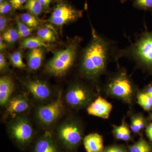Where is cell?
Wrapping results in <instances>:
<instances>
[{
  "mask_svg": "<svg viewBox=\"0 0 152 152\" xmlns=\"http://www.w3.org/2000/svg\"><path fill=\"white\" fill-rule=\"evenodd\" d=\"M15 85L8 76H3L0 78V104L6 106L13 92Z\"/></svg>",
  "mask_w": 152,
  "mask_h": 152,
  "instance_id": "15",
  "label": "cell"
},
{
  "mask_svg": "<svg viewBox=\"0 0 152 152\" xmlns=\"http://www.w3.org/2000/svg\"><path fill=\"white\" fill-rule=\"evenodd\" d=\"M137 103L145 110H152V98L145 92L139 93L138 95Z\"/></svg>",
  "mask_w": 152,
  "mask_h": 152,
  "instance_id": "19",
  "label": "cell"
},
{
  "mask_svg": "<svg viewBox=\"0 0 152 152\" xmlns=\"http://www.w3.org/2000/svg\"><path fill=\"white\" fill-rule=\"evenodd\" d=\"M2 37L5 42L8 44H12L18 40L20 36L17 30L13 28H10L4 33Z\"/></svg>",
  "mask_w": 152,
  "mask_h": 152,
  "instance_id": "25",
  "label": "cell"
},
{
  "mask_svg": "<svg viewBox=\"0 0 152 152\" xmlns=\"http://www.w3.org/2000/svg\"><path fill=\"white\" fill-rule=\"evenodd\" d=\"M6 106V112L9 115H17L24 113L30 107L29 101L24 94H18L11 98Z\"/></svg>",
  "mask_w": 152,
  "mask_h": 152,
  "instance_id": "13",
  "label": "cell"
},
{
  "mask_svg": "<svg viewBox=\"0 0 152 152\" xmlns=\"http://www.w3.org/2000/svg\"><path fill=\"white\" fill-rule=\"evenodd\" d=\"M102 152H126V150L124 146L113 145L107 147Z\"/></svg>",
  "mask_w": 152,
  "mask_h": 152,
  "instance_id": "30",
  "label": "cell"
},
{
  "mask_svg": "<svg viewBox=\"0 0 152 152\" xmlns=\"http://www.w3.org/2000/svg\"><path fill=\"white\" fill-rule=\"evenodd\" d=\"M106 88L108 93L114 97L128 103L132 102L135 86L124 70H119L110 77Z\"/></svg>",
  "mask_w": 152,
  "mask_h": 152,
  "instance_id": "6",
  "label": "cell"
},
{
  "mask_svg": "<svg viewBox=\"0 0 152 152\" xmlns=\"http://www.w3.org/2000/svg\"><path fill=\"white\" fill-rule=\"evenodd\" d=\"M31 152H64L56 140L46 133L36 139L32 145Z\"/></svg>",
  "mask_w": 152,
  "mask_h": 152,
  "instance_id": "10",
  "label": "cell"
},
{
  "mask_svg": "<svg viewBox=\"0 0 152 152\" xmlns=\"http://www.w3.org/2000/svg\"><path fill=\"white\" fill-rule=\"evenodd\" d=\"M9 58L11 64L15 67L22 69L26 67V65L23 61L21 53L20 52H14L10 55Z\"/></svg>",
  "mask_w": 152,
  "mask_h": 152,
  "instance_id": "26",
  "label": "cell"
},
{
  "mask_svg": "<svg viewBox=\"0 0 152 152\" xmlns=\"http://www.w3.org/2000/svg\"><path fill=\"white\" fill-rule=\"evenodd\" d=\"M146 93L149 95L152 98V83L149 85L145 89V91Z\"/></svg>",
  "mask_w": 152,
  "mask_h": 152,
  "instance_id": "36",
  "label": "cell"
},
{
  "mask_svg": "<svg viewBox=\"0 0 152 152\" xmlns=\"http://www.w3.org/2000/svg\"><path fill=\"white\" fill-rule=\"evenodd\" d=\"M8 64L4 56L2 53L0 54V71L1 73L7 72L9 71Z\"/></svg>",
  "mask_w": 152,
  "mask_h": 152,
  "instance_id": "31",
  "label": "cell"
},
{
  "mask_svg": "<svg viewBox=\"0 0 152 152\" xmlns=\"http://www.w3.org/2000/svg\"><path fill=\"white\" fill-rule=\"evenodd\" d=\"M83 143L87 152H102L104 148L102 137L97 133H92L83 139Z\"/></svg>",
  "mask_w": 152,
  "mask_h": 152,
  "instance_id": "14",
  "label": "cell"
},
{
  "mask_svg": "<svg viewBox=\"0 0 152 152\" xmlns=\"http://www.w3.org/2000/svg\"><path fill=\"white\" fill-rule=\"evenodd\" d=\"M24 8L30 13L37 17L42 11V6L38 0H28L24 6Z\"/></svg>",
  "mask_w": 152,
  "mask_h": 152,
  "instance_id": "22",
  "label": "cell"
},
{
  "mask_svg": "<svg viewBox=\"0 0 152 152\" xmlns=\"http://www.w3.org/2000/svg\"><path fill=\"white\" fill-rule=\"evenodd\" d=\"M9 21L8 18L1 15L0 17V31H3L6 28Z\"/></svg>",
  "mask_w": 152,
  "mask_h": 152,
  "instance_id": "33",
  "label": "cell"
},
{
  "mask_svg": "<svg viewBox=\"0 0 152 152\" xmlns=\"http://www.w3.org/2000/svg\"><path fill=\"white\" fill-rule=\"evenodd\" d=\"M133 6L139 10L152 12V0H134Z\"/></svg>",
  "mask_w": 152,
  "mask_h": 152,
  "instance_id": "28",
  "label": "cell"
},
{
  "mask_svg": "<svg viewBox=\"0 0 152 152\" xmlns=\"http://www.w3.org/2000/svg\"><path fill=\"white\" fill-rule=\"evenodd\" d=\"M111 104L101 97H98L87 107V112L90 115L103 119H108L111 112Z\"/></svg>",
  "mask_w": 152,
  "mask_h": 152,
  "instance_id": "12",
  "label": "cell"
},
{
  "mask_svg": "<svg viewBox=\"0 0 152 152\" xmlns=\"http://www.w3.org/2000/svg\"><path fill=\"white\" fill-rule=\"evenodd\" d=\"M150 118H151V119L152 121V113H151V114H150Z\"/></svg>",
  "mask_w": 152,
  "mask_h": 152,
  "instance_id": "39",
  "label": "cell"
},
{
  "mask_svg": "<svg viewBox=\"0 0 152 152\" xmlns=\"http://www.w3.org/2000/svg\"><path fill=\"white\" fill-rule=\"evenodd\" d=\"M5 41L3 39L1 36L0 37V50L1 51H3L5 50L7 48V45H6Z\"/></svg>",
  "mask_w": 152,
  "mask_h": 152,
  "instance_id": "37",
  "label": "cell"
},
{
  "mask_svg": "<svg viewBox=\"0 0 152 152\" xmlns=\"http://www.w3.org/2000/svg\"><path fill=\"white\" fill-rule=\"evenodd\" d=\"M68 105L75 109H80L88 106L91 103L93 94L85 85L75 83L68 88L65 96Z\"/></svg>",
  "mask_w": 152,
  "mask_h": 152,
  "instance_id": "7",
  "label": "cell"
},
{
  "mask_svg": "<svg viewBox=\"0 0 152 152\" xmlns=\"http://www.w3.org/2000/svg\"><path fill=\"white\" fill-rule=\"evenodd\" d=\"M147 135L152 142V123L148 125L146 129Z\"/></svg>",
  "mask_w": 152,
  "mask_h": 152,
  "instance_id": "35",
  "label": "cell"
},
{
  "mask_svg": "<svg viewBox=\"0 0 152 152\" xmlns=\"http://www.w3.org/2000/svg\"><path fill=\"white\" fill-rule=\"evenodd\" d=\"M8 132L10 137L20 150L25 151L32 145L34 131L26 117L19 116L13 119L9 123Z\"/></svg>",
  "mask_w": 152,
  "mask_h": 152,
  "instance_id": "5",
  "label": "cell"
},
{
  "mask_svg": "<svg viewBox=\"0 0 152 152\" xmlns=\"http://www.w3.org/2000/svg\"><path fill=\"white\" fill-rule=\"evenodd\" d=\"M22 48L34 49L37 48H44L49 49L51 46L46 43L39 38L36 37H30L26 38L23 40L21 44Z\"/></svg>",
  "mask_w": 152,
  "mask_h": 152,
  "instance_id": "17",
  "label": "cell"
},
{
  "mask_svg": "<svg viewBox=\"0 0 152 152\" xmlns=\"http://www.w3.org/2000/svg\"><path fill=\"white\" fill-rule=\"evenodd\" d=\"M37 35L38 37L46 42H53L56 41L55 33L48 27L43 28L38 30Z\"/></svg>",
  "mask_w": 152,
  "mask_h": 152,
  "instance_id": "23",
  "label": "cell"
},
{
  "mask_svg": "<svg viewBox=\"0 0 152 152\" xmlns=\"http://www.w3.org/2000/svg\"><path fill=\"white\" fill-rule=\"evenodd\" d=\"M146 121L142 115L134 116L131 119V129L133 132L139 133L145 128Z\"/></svg>",
  "mask_w": 152,
  "mask_h": 152,
  "instance_id": "20",
  "label": "cell"
},
{
  "mask_svg": "<svg viewBox=\"0 0 152 152\" xmlns=\"http://www.w3.org/2000/svg\"><path fill=\"white\" fill-rule=\"evenodd\" d=\"M20 20L27 26L32 28L34 29L37 27L39 25V22L37 17L30 13H25L21 14Z\"/></svg>",
  "mask_w": 152,
  "mask_h": 152,
  "instance_id": "24",
  "label": "cell"
},
{
  "mask_svg": "<svg viewBox=\"0 0 152 152\" xmlns=\"http://www.w3.org/2000/svg\"><path fill=\"white\" fill-rule=\"evenodd\" d=\"M83 12L67 3H59L55 7L48 21L54 26L62 27L78 20L82 17Z\"/></svg>",
  "mask_w": 152,
  "mask_h": 152,
  "instance_id": "9",
  "label": "cell"
},
{
  "mask_svg": "<svg viewBox=\"0 0 152 152\" xmlns=\"http://www.w3.org/2000/svg\"><path fill=\"white\" fill-rule=\"evenodd\" d=\"M42 6L43 9L48 10L50 4L53 0H38Z\"/></svg>",
  "mask_w": 152,
  "mask_h": 152,
  "instance_id": "34",
  "label": "cell"
},
{
  "mask_svg": "<svg viewBox=\"0 0 152 152\" xmlns=\"http://www.w3.org/2000/svg\"><path fill=\"white\" fill-rule=\"evenodd\" d=\"M122 57L133 60L139 66L152 73V32L145 31L127 48H117L113 60L117 62Z\"/></svg>",
  "mask_w": 152,
  "mask_h": 152,
  "instance_id": "2",
  "label": "cell"
},
{
  "mask_svg": "<svg viewBox=\"0 0 152 152\" xmlns=\"http://www.w3.org/2000/svg\"><path fill=\"white\" fill-rule=\"evenodd\" d=\"M28 0H10V2L14 10L20 9Z\"/></svg>",
  "mask_w": 152,
  "mask_h": 152,
  "instance_id": "32",
  "label": "cell"
},
{
  "mask_svg": "<svg viewBox=\"0 0 152 152\" xmlns=\"http://www.w3.org/2000/svg\"><path fill=\"white\" fill-rule=\"evenodd\" d=\"M80 40L76 39L66 48L56 52L53 56L47 63L45 71L56 77H61L69 70L77 57Z\"/></svg>",
  "mask_w": 152,
  "mask_h": 152,
  "instance_id": "3",
  "label": "cell"
},
{
  "mask_svg": "<svg viewBox=\"0 0 152 152\" xmlns=\"http://www.w3.org/2000/svg\"><path fill=\"white\" fill-rule=\"evenodd\" d=\"M12 9V6L10 2L7 1H4L0 4V13L2 15L8 13Z\"/></svg>",
  "mask_w": 152,
  "mask_h": 152,
  "instance_id": "29",
  "label": "cell"
},
{
  "mask_svg": "<svg viewBox=\"0 0 152 152\" xmlns=\"http://www.w3.org/2000/svg\"></svg>",
  "mask_w": 152,
  "mask_h": 152,
  "instance_id": "41",
  "label": "cell"
},
{
  "mask_svg": "<svg viewBox=\"0 0 152 152\" xmlns=\"http://www.w3.org/2000/svg\"><path fill=\"white\" fill-rule=\"evenodd\" d=\"M44 51L42 48L31 49L27 55L28 65L31 71H36L40 67L43 61Z\"/></svg>",
  "mask_w": 152,
  "mask_h": 152,
  "instance_id": "16",
  "label": "cell"
},
{
  "mask_svg": "<svg viewBox=\"0 0 152 152\" xmlns=\"http://www.w3.org/2000/svg\"><path fill=\"white\" fill-rule=\"evenodd\" d=\"M129 152H151L152 148L145 140L140 139L129 148Z\"/></svg>",
  "mask_w": 152,
  "mask_h": 152,
  "instance_id": "21",
  "label": "cell"
},
{
  "mask_svg": "<svg viewBox=\"0 0 152 152\" xmlns=\"http://www.w3.org/2000/svg\"><path fill=\"white\" fill-rule=\"evenodd\" d=\"M16 23L18 28L17 31L18 33L20 38L26 37L30 35L34 29L32 28L28 27L20 19H17Z\"/></svg>",
  "mask_w": 152,
  "mask_h": 152,
  "instance_id": "27",
  "label": "cell"
},
{
  "mask_svg": "<svg viewBox=\"0 0 152 152\" xmlns=\"http://www.w3.org/2000/svg\"><path fill=\"white\" fill-rule=\"evenodd\" d=\"M113 132L114 136L118 140H122L125 141L130 140V131L124 121H123L121 126H114Z\"/></svg>",
  "mask_w": 152,
  "mask_h": 152,
  "instance_id": "18",
  "label": "cell"
},
{
  "mask_svg": "<svg viewBox=\"0 0 152 152\" xmlns=\"http://www.w3.org/2000/svg\"><path fill=\"white\" fill-rule=\"evenodd\" d=\"M4 1V0H0V4H1Z\"/></svg>",
  "mask_w": 152,
  "mask_h": 152,
  "instance_id": "40",
  "label": "cell"
},
{
  "mask_svg": "<svg viewBox=\"0 0 152 152\" xmlns=\"http://www.w3.org/2000/svg\"><path fill=\"white\" fill-rule=\"evenodd\" d=\"M117 48L114 41L98 33L92 27V37L83 50L80 62L81 75L90 80H96L106 72Z\"/></svg>",
  "mask_w": 152,
  "mask_h": 152,
  "instance_id": "1",
  "label": "cell"
},
{
  "mask_svg": "<svg viewBox=\"0 0 152 152\" xmlns=\"http://www.w3.org/2000/svg\"><path fill=\"white\" fill-rule=\"evenodd\" d=\"M61 93H59L56 99L45 105L38 107L36 111V116L41 124L49 126L54 124L61 116L64 106Z\"/></svg>",
  "mask_w": 152,
  "mask_h": 152,
  "instance_id": "8",
  "label": "cell"
},
{
  "mask_svg": "<svg viewBox=\"0 0 152 152\" xmlns=\"http://www.w3.org/2000/svg\"><path fill=\"white\" fill-rule=\"evenodd\" d=\"M127 0H121V1L122 3H125V2Z\"/></svg>",
  "mask_w": 152,
  "mask_h": 152,
  "instance_id": "38",
  "label": "cell"
},
{
  "mask_svg": "<svg viewBox=\"0 0 152 152\" xmlns=\"http://www.w3.org/2000/svg\"><path fill=\"white\" fill-rule=\"evenodd\" d=\"M28 91L36 99L45 101L49 99L52 95L50 88L46 82L38 80H29L25 83Z\"/></svg>",
  "mask_w": 152,
  "mask_h": 152,
  "instance_id": "11",
  "label": "cell"
},
{
  "mask_svg": "<svg viewBox=\"0 0 152 152\" xmlns=\"http://www.w3.org/2000/svg\"><path fill=\"white\" fill-rule=\"evenodd\" d=\"M83 130L78 122L68 119L61 123L56 130V140L60 147L68 152H72L80 145Z\"/></svg>",
  "mask_w": 152,
  "mask_h": 152,
  "instance_id": "4",
  "label": "cell"
}]
</instances>
